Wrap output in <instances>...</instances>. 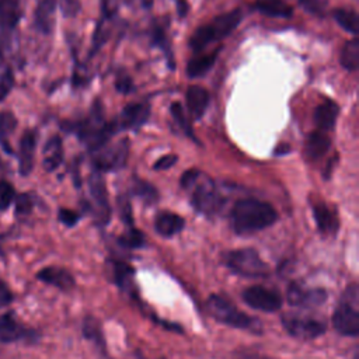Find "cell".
Segmentation results:
<instances>
[{
  "mask_svg": "<svg viewBox=\"0 0 359 359\" xmlns=\"http://www.w3.org/2000/svg\"><path fill=\"white\" fill-rule=\"evenodd\" d=\"M283 328L297 339H314L323 335L327 330V324L321 318L311 316H303L299 313H285L282 316Z\"/></svg>",
  "mask_w": 359,
  "mask_h": 359,
  "instance_id": "7",
  "label": "cell"
},
{
  "mask_svg": "<svg viewBox=\"0 0 359 359\" xmlns=\"http://www.w3.org/2000/svg\"><path fill=\"white\" fill-rule=\"evenodd\" d=\"M39 339V332L34 328L27 327L20 323L11 311L0 316V342L11 344V342H36Z\"/></svg>",
  "mask_w": 359,
  "mask_h": 359,
  "instance_id": "11",
  "label": "cell"
},
{
  "mask_svg": "<svg viewBox=\"0 0 359 359\" xmlns=\"http://www.w3.org/2000/svg\"><path fill=\"white\" fill-rule=\"evenodd\" d=\"M132 192L135 194V196L140 198L147 205H153V203H156L158 201L157 189L150 182H147L144 180L135 178L133 187H132Z\"/></svg>",
  "mask_w": 359,
  "mask_h": 359,
  "instance_id": "31",
  "label": "cell"
},
{
  "mask_svg": "<svg viewBox=\"0 0 359 359\" xmlns=\"http://www.w3.org/2000/svg\"><path fill=\"white\" fill-rule=\"evenodd\" d=\"M339 107L332 100H324L314 111V122L318 130L331 132L337 123Z\"/></svg>",
  "mask_w": 359,
  "mask_h": 359,
  "instance_id": "19",
  "label": "cell"
},
{
  "mask_svg": "<svg viewBox=\"0 0 359 359\" xmlns=\"http://www.w3.org/2000/svg\"><path fill=\"white\" fill-rule=\"evenodd\" d=\"M15 118L13 114L10 112H1L0 114V135L6 136L10 132H13V129L15 128Z\"/></svg>",
  "mask_w": 359,
  "mask_h": 359,
  "instance_id": "41",
  "label": "cell"
},
{
  "mask_svg": "<svg viewBox=\"0 0 359 359\" xmlns=\"http://www.w3.org/2000/svg\"><path fill=\"white\" fill-rule=\"evenodd\" d=\"M191 195V203L196 212L208 217L217 215L224 203L215 181L205 172L201 171L199 177L185 189Z\"/></svg>",
  "mask_w": 359,
  "mask_h": 359,
  "instance_id": "5",
  "label": "cell"
},
{
  "mask_svg": "<svg viewBox=\"0 0 359 359\" xmlns=\"http://www.w3.org/2000/svg\"><path fill=\"white\" fill-rule=\"evenodd\" d=\"M112 276H114V282L126 293H130L135 296L133 292V268L126 264L125 261H116L112 259Z\"/></svg>",
  "mask_w": 359,
  "mask_h": 359,
  "instance_id": "25",
  "label": "cell"
},
{
  "mask_svg": "<svg viewBox=\"0 0 359 359\" xmlns=\"http://www.w3.org/2000/svg\"><path fill=\"white\" fill-rule=\"evenodd\" d=\"M118 243L123 248H140L144 245V234L132 226L118 237Z\"/></svg>",
  "mask_w": 359,
  "mask_h": 359,
  "instance_id": "32",
  "label": "cell"
},
{
  "mask_svg": "<svg viewBox=\"0 0 359 359\" xmlns=\"http://www.w3.org/2000/svg\"><path fill=\"white\" fill-rule=\"evenodd\" d=\"M81 331H83V335H84L86 339L91 341L101 352L105 353L107 342H105V338H104L102 327H101V323L94 316H86L84 317Z\"/></svg>",
  "mask_w": 359,
  "mask_h": 359,
  "instance_id": "26",
  "label": "cell"
},
{
  "mask_svg": "<svg viewBox=\"0 0 359 359\" xmlns=\"http://www.w3.org/2000/svg\"><path fill=\"white\" fill-rule=\"evenodd\" d=\"M14 84V77L10 67L0 62V101L10 93Z\"/></svg>",
  "mask_w": 359,
  "mask_h": 359,
  "instance_id": "34",
  "label": "cell"
},
{
  "mask_svg": "<svg viewBox=\"0 0 359 359\" xmlns=\"http://www.w3.org/2000/svg\"><path fill=\"white\" fill-rule=\"evenodd\" d=\"M178 4H180V0H178Z\"/></svg>",
  "mask_w": 359,
  "mask_h": 359,
  "instance_id": "49",
  "label": "cell"
},
{
  "mask_svg": "<svg viewBox=\"0 0 359 359\" xmlns=\"http://www.w3.org/2000/svg\"><path fill=\"white\" fill-rule=\"evenodd\" d=\"M185 100L191 118L194 121L202 119L210 102L209 91L202 86H189L185 94Z\"/></svg>",
  "mask_w": 359,
  "mask_h": 359,
  "instance_id": "16",
  "label": "cell"
},
{
  "mask_svg": "<svg viewBox=\"0 0 359 359\" xmlns=\"http://www.w3.org/2000/svg\"><path fill=\"white\" fill-rule=\"evenodd\" d=\"M14 198H15L14 187L6 180H0V212L6 210L11 205Z\"/></svg>",
  "mask_w": 359,
  "mask_h": 359,
  "instance_id": "35",
  "label": "cell"
},
{
  "mask_svg": "<svg viewBox=\"0 0 359 359\" xmlns=\"http://www.w3.org/2000/svg\"><path fill=\"white\" fill-rule=\"evenodd\" d=\"M118 209H119V215H121V219L123 220V223H126L129 227H132L133 217H132V208H130V202H129L128 196L121 195L118 198Z\"/></svg>",
  "mask_w": 359,
  "mask_h": 359,
  "instance_id": "37",
  "label": "cell"
},
{
  "mask_svg": "<svg viewBox=\"0 0 359 359\" xmlns=\"http://www.w3.org/2000/svg\"><path fill=\"white\" fill-rule=\"evenodd\" d=\"M341 66L348 72L358 70L359 66V39L355 36L345 42L339 55Z\"/></svg>",
  "mask_w": 359,
  "mask_h": 359,
  "instance_id": "28",
  "label": "cell"
},
{
  "mask_svg": "<svg viewBox=\"0 0 359 359\" xmlns=\"http://www.w3.org/2000/svg\"><path fill=\"white\" fill-rule=\"evenodd\" d=\"M313 216L318 231L325 237H334L339 229V220L337 212L327 203H314Z\"/></svg>",
  "mask_w": 359,
  "mask_h": 359,
  "instance_id": "15",
  "label": "cell"
},
{
  "mask_svg": "<svg viewBox=\"0 0 359 359\" xmlns=\"http://www.w3.org/2000/svg\"><path fill=\"white\" fill-rule=\"evenodd\" d=\"M88 191L91 196L90 209L100 224H107L111 217V205L108 199V191L105 180L101 171H94L88 180Z\"/></svg>",
  "mask_w": 359,
  "mask_h": 359,
  "instance_id": "9",
  "label": "cell"
},
{
  "mask_svg": "<svg viewBox=\"0 0 359 359\" xmlns=\"http://www.w3.org/2000/svg\"><path fill=\"white\" fill-rule=\"evenodd\" d=\"M60 7L65 15L67 17H73L77 14L79 8H80V3L79 0H60Z\"/></svg>",
  "mask_w": 359,
  "mask_h": 359,
  "instance_id": "44",
  "label": "cell"
},
{
  "mask_svg": "<svg viewBox=\"0 0 359 359\" xmlns=\"http://www.w3.org/2000/svg\"><path fill=\"white\" fill-rule=\"evenodd\" d=\"M63 161V143L62 139L55 135L48 139V142L43 146V168L48 172L55 171Z\"/></svg>",
  "mask_w": 359,
  "mask_h": 359,
  "instance_id": "22",
  "label": "cell"
},
{
  "mask_svg": "<svg viewBox=\"0 0 359 359\" xmlns=\"http://www.w3.org/2000/svg\"><path fill=\"white\" fill-rule=\"evenodd\" d=\"M236 359H272L265 355H261L258 352H250V351H241L236 353Z\"/></svg>",
  "mask_w": 359,
  "mask_h": 359,
  "instance_id": "46",
  "label": "cell"
},
{
  "mask_svg": "<svg viewBox=\"0 0 359 359\" xmlns=\"http://www.w3.org/2000/svg\"><path fill=\"white\" fill-rule=\"evenodd\" d=\"M149 116L150 105L147 102H132L122 109L116 123L119 129L137 130L147 122Z\"/></svg>",
  "mask_w": 359,
  "mask_h": 359,
  "instance_id": "13",
  "label": "cell"
},
{
  "mask_svg": "<svg viewBox=\"0 0 359 359\" xmlns=\"http://www.w3.org/2000/svg\"><path fill=\"white\" fill-rule=\"evenodd\" d=\"M140 1H142L143 7H146V8H150V7L153 6V1H154V0H140Z\"/></svg>",
  "mask_w": 359,
  "mask_h": 359,
  "instance_id": "48",
  "label": "cell"
},
{
  "mask_svg": "<svg viewBox=\"0 0 359 359\" xmlns=\"http://www.w3.org/2000/svg\"><path fill=\"white\" fill-rule=\"evenodd\" d=\"M223 264L234 273L244 278H265L269 275L268 264L255 248H237L223 254Z\"/></svg>",
  "mask_w": 359,
  "mask_h": 359,
  "instance_id": "6",
  "label": "cell"
},
{
  "mask_svg": "<svg viewBox=\"0 0 359 359\" xmlns=\"http://www.w3.org/2000/svg\"><path fill=\"white\" fill-rule=\"evenodd\" d=\"M55 11H56V0H39L35 14L34 22L35 28L42 34H50L55 25Z\"/></svg>",
  "mask_w": 359,
  "mask_h": 359,
  "instance_id": "20",
  "label": "cell"
},
{
  "mask_svg": "<svg viewBox=\"0 0 359 359\" xmlns=\"http://www.w3.org/2000/svg\"><path fill=\"white\" fill-rule=\"evenodd\" d=\"M36 279L62 292H70L76 286L74 276L62 266H45L36 272Z\"/></svg>",
  "mask_w": 359,
  "mask_h": 359,
  "instance_id": "14",
  "label": "cell"
},
{
  "mask_svg": "<svg viewBox=\"0 0 359 359\" xmlns=\"http://www.w3.org/2000/svg\"><path fill=\"white\" fill-rule=\"evenodd\" d=\"M219 52H220V48L215 49L210 53H202V55H198L196 57L191 59L187 65V76L189 79H195V77H201V76L206 74L215 65Z\"/></svg>",
  "mask_w": 359,
  "mask_h": 359,
  "instance_id": "24",
  "label": "cell"
},
{
  "mask_svg": "<svg viewBox=\"0 0 359 359\" xmlns=\"http://www.w3.org/2000/svg\"><path fill=\"white\" fill-rule=\"evenodd\" d=\"M286 297L289 304L300 309L320 307L328 297L327 290L321 287H309L299 282H292L287 286Z\"/></svg>",
  "mask_w": 359,
  "mask_h": 359,
  "instance_id": "12",
  "label": "cell"
},
{
  "mask_svg": "<svg viewBox=\"0 0 359 359\" xmlns=\"http://www.w3.org/2000/svg\"><path fill=\"white\" fill-rule=\"evenodd\" d=\"M206 306L210 316L222 324H226L238 330L250 331L254 334L262 332V327L258 318L251 317L243 310H240L223 294H210Z\"/></svg>",
  "mask_w": 359,
  "mask_h": 359,
  "instance_id": "3",
  "label": "cell"
},
{
  "mask_svg": "<svg viewBox=\"0 0 359 359\" xmlns=\"http://www.w3.org/2000/svg\"><path fill=\"white\" fill-rule=\"evenodd\" d=\"M57 219L67 227H72L74 226L79 219H80V215L72 209H67V208H60L59 212H57Z\"/></svg>",
  "mask_w": 359,
  "mask_h": 359,
  "instance_id": "40",
  "label": "cell"
},
{
  "mask_svg": "<svg viewBox=\"0 0 359 359\" xmlns=\"http://www.w3.org/2000/svg\"><path fill=\"white\" fill-rule=\"evenodd\" d=\"M129 157V142L121 139L114 144H105L94 153L93 163L97 171H115L125 167Z\"/></svg>",
  "mask_w": 359,
  "mask_h": 359,
  "instance_id": "8",
  "label": "cell"
},
{
  "mask_svg": "<svg viewBox=\"0 0 359 359\" xmlns=\"http://www.w3.org/2000/svg\"><path fill=\"white\" fill-rule=\"evenodd\" d=\"M10 31L11 29L0 25V55L7 49L10 43Z\"/></svg>",
  "mask_w": 359,
  "mask_h": 359,
  "instance_id": "45",
  "label": "cell"
},
{
  "mask_svg": "<svg viewBox=\"0 0 359 359\" xmlns=\"http://www.w3.org/2000/svg\"><path fill=\"white\" fill-rule=\"evenodd\" d=\"M21 18V0H0V25L13 29Z\"/></svg>",
  "mask_w": 359,
  "mask_h": 359,
  "instance_id": "27",
  "label": "cell"
},
{
  "mask_svg": "<svg viewBox=\"0 0 359 359\" xmlns=\"http://www.w3.org/2000/svg\"><path fill=\"white\" fill-rule=\"evenodd\" d=\"M115 88L121 93V94H129L133 91V81L132 77L126 73H118L116 79H115Z\"/></svg>",
  "mask_w": 359,
  "mask_h": 359,
  "instance_id": "39",
  "label": "cell"
},
{
  "mask_svg": "<svg viewBox=\"0 0 359 359\" xmlns=\"http://www.w3.org/2000/svg\"><path fill=\"white\" fill-rule=\"evenodd\" d=\"M278 220L276 209L257 198L238 199L230 212V224L236 234L247 236L272 226Z\"/></svg>",
  "mask_w": 359,
  "mask_h": 359,
  "instance_id": "1",
  "label": "cell"
},
{
  "mask_svg": "<svg viewBox=\"0 0 359 359\" xmlns=\"http://www.w3.org/2000/svg\"><path fill=\"white\" fill-rule=\"evenodd\" d=\"M151 42L158 49L163 50V53L165 55V59H167V65L170 66L171 70H174L175 65H174V55H172V49H171V45H170V39L167 36L165 29L160 24H156L151 29Z\"/></svg>",
  "mask_w": 359,
  "mask_h": 359,
  "instance_id": "29",
  "label": "cell"
},
{
  "mask_svg": "<svg viewBox=\"0 0 359 359\" xmlns=\"http://www.w3.org/2000/svg\"><path fill=\"white\" fill-rule=\"evenodd\" d=\"M331 321L341 335H359V287L356 282L349 283L341 293Z\"/></svg>",
  "mask_w": 359,
  "mask_h": 359,
  "instance_id": "4",
  "label": "cell"
},
{
  "mask_svg": "<svg viewBox=\"0 0 359 359\" xmlns=\"http://www.w3.org/2000/svg\"><path fill=\"white\" fill-rule=\"evenodd\" d=\"M334 20L348 32L356 35L359 32V15L355 10L335 8L332 10Z\"/></svg>",
  "mask_w": 359,
  "mask_h": 359,
  "instance_id": "30",
  "label": "cell"
},
{
  "mask_svg": "<svg viewBox=\"0 0 359 359\" xmlns=\"http://www.w3.org/2000/svg\"><path fill=\"white\" fill-rule=\"evenodd\" d=\"M331 139L325 132L314 130L311 132L304 143V154L309 160L314 161L321 158L330 149Z\"/></svg>",
  "mask_w": 359,
  "mask_h": 359,
  "instance_id": "21",
  "label": "cell"
},
{
  "mask_svg": "<svg viewBox=\"0 0 359 359\" xmlns=\"http://www.w3.org/2000/svg\"><path fill=\"white\" fill-rule=\"evenodd\" d=\"M299 4L307 10L310 14L323 17L325 14L327 1L325 0H299Z\"/></svg>",
  "mask_w": 359,
  "mask_h": 359,
  "instance_id": "36",
  "label": "cell"
},
{
  "mask_svg": "<svg viewBox=\"0 0 359 359\" xmlns=\"http://www.w3.org/2000/svg\"><path fill=\"white\" fill-rule=\"evenodd\" d=\"M290 150H292V147H290L287 143H280L279 146L275 147L273 154H275V156H285V154L290 153Z\"/></svg>",
  "mask_w": 359,
  "mask_h": 359,
  "instance_id": "47",
  "label": "cell"
},
{
  "mask_svg": "<svg viewBox=\"0 0 359 359\" xmlns=\"http://www.w3.org/2000/svg\"><path fill=\"white\" fill-rule=\"evenodd\" d=\"M178 160V156L174 154V153H168V154H164L161 156L153 165L154 170H158V171H164V170H168L171 168Z\"/></svg>",
  "mask_w": 359,
  "mask_h": 359,
  "instance_id": "42",
  "label": "cell"
},
{
  "mask_svg": "<svg viewBox=\"0 0 359 359\" xmlns=\"http://www.w3.org/2000/svg\"><path fill=\"white\" fill-rule=\"evenodd\" d=\"M36 136L32 130H25L20 140L18 147V170L21 175H28L34 167V156H35Z\"/></svg>",
  "mask_w": 359,
  "mask_h": 359,
  "instance_id": "17",
  "label": "cell"
},
{
  "mask_svg": "<svg viewBox=\"0 0 359 359\" xmlns=\"http://www.w3.org/2000/svg\"><path fill=\"white\" fill-rule=\"evenodd\" d=\"M241 297L250 307L264 313H273L282 307V296L276 290L262 285H252L245 287L241 293Z\"/></svg>",
  "mask_w": 359,
  "mask_h": 359,
  "instance_id": "10",
  "label": "cell"
},
{
  "mask_svg": "<svg viewBox=\"0 0 359 359\" xmlns=\"http://www.w3.org/2000/svg\"><path fill=\"white\" fill-rule=\"evenodd\" d=\"M252 7L261 14L273 18H290L293 15V7L285 0H255Z\"/></svg>",
  "mask_w": 359,
  "mask_h": 359,
  "instance_id": "23",
  "label": "cell"
},
{
  "mask_svg": "<svg viewBox=\"0 0 359 359\" xmlns=\"http://www.w3.org/2000/svg\"><path fill=\"white\" fill-rule=\"evenodd\" d=\"M15 215H28L32 210V199L28 194L15 195Z\"/></svg>",
  "mask_w": 359,
  "mask_h": 359,
  "instance_id": "38",
  "label": "cell"
},
{
  "mask_svg": "<svg viewBox=\"0 0 359 359\" xmlns=\"http://www.w3.org/2000/svg\"><path fill=\"white\" fill-rule=\"evenodd\" d=\"M243 20V10L236 8L229 13L215 17L205 25L198 27L189 38V48L198 53L203 50L208 45L226 38L231 34Z\"/></svg>",
  "mask_w": 359,
  "mask_h": 359,
  "instance_id": "2",
  "label": "cell"
},
{
  "mask_svg": "<svg viewBox=\"0 0 359 359\" xmlns=\"http://www.w3.org/2000/svg\"><path fill=\"white\" fill-rule=\"evenodd\" d=\"M184 226V217L170 210H161L154 217V230L163 237H172L178 234L182 231Z\"/></svg>",
  "mask_w": 359,
  "mask_h": 359,
  "instance_id": "18",
  "label": "cell"
},
{
  "mask_svg": "<svg viewBox=\"0 0 359 359\" xmlns=\"http://www.w3.org/2000/svg\"><path fill=\"white\" fill-rule=\"evenodd\" d=\"M14 300V293L10 289V286L0 279V309H4L10 306Z\"/></svg>",
  "mask_w": 359,
  "mask_h": 359,
  "instance_id": "43",
  "label": "cell"
},
{
  "mask_svg": "<svg viewBox=\"0 0 359 359\" xmlns=\"http://www.w3.org/2000/svg\"><path fill=\"white\" fill-rule=\"evenodd\" d=\"M170 112H171L174 121L177 122V125L180 126V129H182L184 133H187L191 139L196 140L195 136H194V133H192L189 121H188V118L185 116V111H184V107L181 105V102H178V101L171 102V105H170Z\"/></svg>",
  "mask_w": 359,
  "mask_h": 359,
  "instance_id": "33",
  "label": "cell"
}]
</instances>
